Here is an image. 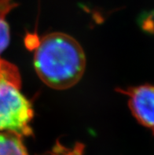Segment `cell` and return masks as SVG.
<instances>
[{"instance_id": "277c9868", "label": "cell", "mask_w": 154, "mask_h": 155, "mask_svg": "<svg viewBox=\"0 0 154 155\" xmlns=\"http://www.w3.org/2000/svg\"><path fill=\"white\" fill-rule=\"evenodd\" d=\"M0 155H28L19 136L12 132L0 133Z\"/></svg>"}, {"instance_id": "7a4b0ae2", "label": "cell", "mask_w": 154, "mask_h": 155, "mask_svg": "<svg viewBox=\"0 0 154 155\" xmlns=\"http://www.w3.org/2000/svg\"><path fill=\"white\" fill-rule=\"evenodd\" d=\"M21 86L18 68L0 58V130L29 136L33 110L21 92Z\"/></svg>"}, {"instance_id": "6da1fadb", "label": "cell", "mask_w": 154, "mask_h": 155, "mask_svg": "<svg viewBox=\"0 0 154 155\" xmlns=\"http://www.w3.org/2000/svg\"><path fill=\"white\" fill-rule=\"evenodd\" d=\"M34 65L46 84L62 90L79 82L85 70L86 59L83 48L74 38L53 32L37 41Z\"/></svg>"}, {"instance_id": "5b68a950", "label": "cell", "mask_w": 154, "mask_h": 155, "mask_svg": "<svg viewBox=\"0 0 154 155\" xmlns=\"http://www.w3.org/2000/svg\"><path fill=\"white\" fill-rule=\"evenodd\" d=\"M17 6L13 0H0V53L10 43V28L6 21V16Z\"/></svg>"}, {"instance_id": "3957f363", "label": "cell", "mask_w": 154, "mask_h": 155, "mask_svg": "<svg viewBox=\"0 0 154 155\" xmlns=\"http://www.w3.org/2000/svg\"><path fill=\"white\" fill-rule=\"evenodd\" d=\"M120 91L128 96L133 116L154 134V85L147 84Z\"/></svg>"}]
</instances>
